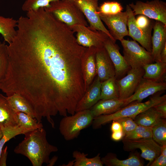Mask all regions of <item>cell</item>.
<instances>
[{"mask_svg": "<svg viewBox=\"0 0 166 166\" xmlns=\"http://www.w3.org/2000/svg\"><path fill=\"white\" fill-rule=\"evenodd\" d=\"M151 138H152V130L140 131L134 133H130L125 136L124 138L131 140H137Z\"/></svg>", "mask_w": 166, "mask_h": 166, "instance_id": "37", "label": "cell"}, {"mask_svg": "<svg viewBox=\"0 0 166 166\" xmlns=\"http://www.w3.org/2000/svg\"><path fill=\"white\" fill-rule=\"evenodd\" d=\"M163 118V115L153 107L140 113L133 120L138 125L152 127Z\"/></svg>", "mask_w": 166, "mask_h": 166, "instance_id": "25", "label": "cell"}, {"mask_svg": "<svg viewBox=\"0 0 166 166\" xmlns=\"http://www.w3.org/2000/svg\"><path fill=\"white\" fill-rule=\"evenodd\" d=\"M87 48L64 24L30 25L7 45L8 64L0 89L7 96L24 97L39 121L45 117L52 123L58 113L73 115L85 92L81 61Z\"/></svg>", "mask_w": 166, "mask_h": 166, "instance_id": "1", "label": "cell"}, {"mask_svg": "<svg viewBox=\"0 0 166 166\" xmlns=\"http://www.w3.org/2000/svg\"><path fill=\"white\" fill-rule=\"evenodd\" d=\"M3 135L0 140V157L5 144L16 136L21 134H24L31 130L19 125L14 126H7L0 128Z\"/></svg>", "mask_w": 166, "mask_h": 166, "instance_id": "29", "label": "cell"}, {"mask_svg": "<svg viewBox=\"0 0 166 166\" xmlns=\"http://www.w3.org/2000/svg\"><path fill=\"white\" fill-rule=\"evenodd\" d=\"M160 154L166 156V144L161 146Z\"/></svg>", "mask_w": 166, "mask_h": 166, "instance_id": "45", "label": "cell"}, {"mask_svg": "<svg viewBox=\"0 0 166 166\" xmlns=\"http://www.w3.org/2000/svg\"><path fill=\"white\" fill-rule=\"evenodd\" d=\"M161 113L164 118H166V100L153 107Z\"/></svg>", "mask_w": 166, "mask_h": 166, "instance_id": "39", "label": "cell"}, {"mask_svg": "<svg viewBox=\"0 0 166 166\" xmlns=\"http://www.w3.org/2000/svg\"><path fill=\"white\" fill-rule=\"evenodd\" d=\"M111 129L112 132L122 131L121 125L119 122L116 121H113Z\"/></svg>", "mask_w": 166, "mask_h": 166, "instance_id": "42", "label": "cell"}, {"mask_svg": "<svg viewBox=\"0 0 166 166\" xmlns=\"http://www.w3.org/2000/svg\"><path fill=\"white\" fill-rule=\"evenodd\" d=\"M126 11L128 15V36L131 37L134 40L137 41L142 46L151 53V32L153 27L147 30L140 28L136 24L135 16L129 5H126Z\"/></svg>", "mask_w": 166, "mask_h": 166, "instance_id": "13", "label": "cell"}, {"mask_svg": "<svg viewBox=\"0 0 166 166\" xmlns=\"http://www.w3.org/2000/svg\"><path fill=\"white\" fill-rule=\"evenodd\" d=\"M121 4L116 2H106L99 7L98 13L105 14H113L122 12Z\"/></svg>", "mask_w": 166, "mask_h": 166, "instance_id": "34", "label": "cell"}, {"mask_svg": "<svg viewBox=\"0 0 166 166\" xmlns=\"http://www.w3.org/2000/svg\"><path fill=\"white\" fill-rule=\"evenodd\" d=\"M94 118L89 109L64 117L60 122V132L65 140H72L77 137L81 130L92 123Z\"/></svg>", "mask_w": 166, "mask_h": 166, "instance_id": "5", "label": "cell"}, {"mask_svg": "<svg viewBox=\"0 0 166 166\" xmlns=\"http://www.w3.org/2000/svg\"><path fill=\"white\" fill-rule=\"evenodd\" d=\"M17 20L13 18L0 15V34L4 41L8 44L13 40L16 34Z\"/></svg>", "mask_w": 166, "mask_h": 166, "instance_id": "26", "label": "cell"}, {"mask_svg": "<svg viewBox=\"0 0 166 166\" xmlns=\"http://www.w3.org/2000/svg\"><path fill=\"white\" fill-rule=\"evenodd\" d=\"M120 42L123 57L131 68H143L147 64L155 62L151 53L140 46L136 41L123 38Z\"/></svg>", "mask_w": 166, "mask_h": 166, "instance_id": "6", "label": "cell"}, {"mask_svg": "<svg viewBox=\"0 0 166 166\" xmlns=\"http://www.w3.org/2000/svg\"><path fill=\"white\" fill-rule=\"evenodd\" d=\"M155 62L143 67L144 73L143 78L156 82H166V63Z\"/></svg>", "mask_w": 166, "mask_h": 166, "instance_id": "22", "label": "cell"}, {"mask_svg": "<svg viewBox=\"0 0 166 166\" xmlns=\"http://www.w3.org/2000/svg\"><path fill=\"white\" fill-rule=\"evenodd\" d=\"M100 154L92 158L87 157L88 154L77 151L73 152V157L74 158L73 166H102L104 164L101 160Z\"/></svg>", "mask_w": 166, "mask_h": 166, "instance_id": "28", "label": "cell"}, {"mask_svg": "<svg viewBox=\"0 0 166 166\" xmlns=\"http://www.w3.org/2000/svg\"><path fill=\"white\" fill-rule=\"evenodd\" d=\"M101 84V82L97 75L78 102L75 113L90 109L100 100Z\"/></svg>", "mask_w": 166, "mask_h": 166, "instance_id": "18", "label": "cell"}, {"mask_svg": "<svg viewBox=\"0 0 166 166\" xmlns=\"http://www.w3.org/2000/svg\"><path fill=\"white\" fill-rule=\"evenodd\" d=\"M2 135H3V133H2V131L1 129V128H0V140L1 138Z\"/></svg>", "mask_w": 166, "mask_h": 166, "instance_id": "47", "label": "cell"}, {"mask_svg": "<svg viewBox=\"0 0 166 166\" xmlns=\"http://www.w3.org/2000/svg\"><path fill=\"white\" fill-rule=\"evenodd\" d=\"M9 61L7 45L0 42V82L6 73Z\"/></svg>", "mask_w": 166, "mask_h": 166, "instance_id": "33", "label": "cell"}, {"mask_svg": "<svg viewBox=\"0 0 166 166\" xmlns=\"http://www.w3.org/2000/svg\"><path fill=\"white\" fill-rule=\"evenodd\" d=\"M124 107V100L119 98L100 100L89 109L94 117L113 113Z\"/></svg>", "mask_w": 166, "mask_h": 166, "instance_id": "20", "label": "cell"}, {"mask_svg": "<svg viewBox=\"0 0 166 166\" xmlns=\"http://www.w3.org/2000/svg\"><path fill=\"white\" fill-rule=\"evenodd\" d=\"M104 164L107 166H143V162L139 156L137 154H133L125 160H120L115 155L109 153L101 158Z\"/></svg>", "mask_w": 166, "mask_h": 166, "instance_id": "24", "label": "cell"}, {"mask_svg": "<svg viewBox=\"0 0 166 166\" xmlns=\"http://www.w3.org/2000/svg\"><path fill=\"white\" fill-rule=\"evenodd\" d=\"M10 106L16 112H23L32 116L38 121V116L29 102L20 94L14 93L7 97Z\"/></svg>", "mask_w": 166, "mask_h": 166, "instance_id": "23", "label": "cell"}, {"mask_svg": "<svg viewBox=\"0 0 166 166\" xmlns=\"http://www.w3.org/2000/svg\"><path fill=\"white\" fill-rule=\"evenodd\" d=\"M124 135L123 131L113 132L111 134V138L115 141H119L124 137Z\"/></svg>", "mask_w": 166, "mask_h": 166, "instance_id": "41", "label": "cell"}, {"mask_svg": "<svg viewBox=\"0 0 166 166\" xmlns=\"http://www.w3.org/2000/svg\"><path fill=\"white\" fill-rule=\"evenodd\" d=\"M87 19L89 27L92 29L101 31L107 34L113 42L116 41L105 27L98 14V0H73Z\"/></svg>", "mask_w": 166, "mask_h": 166, "instance_id": "10", "label": "cell"}, {"mask_svg": "<svg viewBox=\"0 0 166 166\" xmlns=\"http://www.w3.org/2000/svg\"><path fill=\"white\" fill-rule=\"evenodd\" d=\"M68 0L73 2V0Z\"/></svg>", "mask_w": 166, "mask_h": 166, "instance_id": "48", "label": "cell"}, {"mask_svg": "<svg viewBox=\"0 0 166 166\" xmlns=\"http://www.w3.org/2000/svg\"><path fill=\"white\" fill-rule=\"evenodd\" d=\"M97 48H87L82 57L81 67L85 91L97 75L96 53Z\"/></svg>", "mask_w": 166, "mask_h": 166, "instance_id": "16", "label": "cell"}, {"mask_svg": "<svg viewBox=\"0 0 166 166\" xmlns=\"http://www.w3.org/2000/svg\"><path fill=\"white\" fill-rule=\"evenodd\" d=\"M44 8L69 26L77 24L88 26L84 14L73 1L63 0L52 2L49 7Z\"/></svg>", "mask_w": 166, "mask_h": 166, "instance_id": "4", "label": "cell"}, {"mask_svg": "<svg viewBox=\"0 0 166 166\" xmlns=\"http://www.w3.org/2000/svg\"><path fill=\"white\" fill-rule=\"evenodd\" d=\"M95 57L97 76L101 82L115 76L114 65L104 46L97 49Z\"/></svg>", "mask_w": 166, "mask_h": 166, "instance_id": "17", "label": "cell"}, {"mask_svg": "<svg viewBox=\"0 0 166 166\" xmlns=\"http://www.w3.org/2000/svg\"><path fill=\"white\" fill-rule=\"evenodd\" d=\"M144 73L143 68H131L126 75L117 80L119 92V99L124 100L134 93Z\"/></svg>", "mask_w": 166, "mask_h": 166, "instance_id": "12", "label": "cell"}, {"mask_svg": "<svg viewBox=\"0 0 166 166\" xmlns=\"http://www.w3.org/2000/svg\"><path fill=\"white\" fill-rule=\"evenodd\" d=\"M166 100V94L161 96L157 94L144 102L133 101L113 113L94 117L92 123L93 128H99L103 124L121 118L129 117L133 120L140 113Z\"/></svg>", "mask_w": 166, "mask_h": 166, "instance_id": "3", "label": "cell"}, {"mask_svg": "<svg viewBox=\"0 0 166 166\" xmlns=\"http://www.w3.org/2000/svg\"><path fill=\"white\" fill-rule=\"evenodd\" d=\"M122 142L124 150L130 151L138 148L141 151V157L148 160L150 165L155 159L160 154V147L152 138L137 140L123 138Z\"/></svg>", "mask_w": 166, "mask_h": 166, "instance_id": "9", "label": "cell"}, {"mask_svg": "<svg viewBox=\"0 0 166 166\" xmlns=\"http://www.w3.org/2000/svg\"><path fill=\"white\" fill-rule=\"evenodd\" d=\"M165 119L162 118L152 127V138L161 146L166 144V121Z\"/></svg>", "mask_w": 166, "mask_h": 166, "instance_id": "31", "label": "cell"}, {"mask_svg": "<svg viewBox=\"0 0 166 166\" xmlns=\"http://www.w3.org/2000/svg\"><path fill=\"white\" fill-rule=\"evenodd\" d=\"M166 89V82H156L142 78L133 94L124 100V106L134 101L141 102L148 97Z\"/></svg>", "mask_w": 166, "mask_h": 166, "instance_id": "14", "label": "cell"}, {"mask_svg": "<svg viewBox=\"0 0 166 166\" xmlns=\"http://www.w3.org/2000/svg\"><path fill=\"white\" fill-rule=\"evenodd\" d=\"M99 17L106 25L114 39L121 41L128 36L127 29L128 15L126 11L113 14H105L98 13Z\"/></svg>", "mask_w": 166, "mask_h": 166, "instance_id": "11", "label": "cell"}, {"mask_svg": "<svg viewBox=\"0 0 166 166\" xmlns=\"http://www.w3.org/2000/svg\"><path fill=\"white\" fill-rule=\"evenodd\" d=\"M153 29V32L151 37V54L155 62H161L160 52L166 44V25L156 21Z\"/></svg>", "mask_w": 166, "mask_h": 166, "instance_id": "19", "label": "cell"}, {"mask_svg": "<svg viewBox=\"0 0 166 166\" xmlns=\"http://www.w3.org/2000/svg\"><path fill=\"white\" fill-rule=\"evenodd\" d=\"M63 0H26L22 5V9L23 11H35L40 8L49 7L52 2Z\"/></svg>", "mask_w": 166, "mask_h": 166, "instance_id": "32", "label": "cell"}, {"mask_svg": "<svg viewBox=\"0 0 166 166\" xmlns=\"http://www.w3.org/2000/svg\"><path fill=\"white\" fill-rule=\"evenodd\" d=\"M136 19V24L142 29L147 30L153 27L155 22L145 15L140 14Z\"/></svg>", "mask_w": 166, "mask_h": 166, "instance_id": "36", "label": "cell"}, {"mask_svg": "<svg viewBox=\"0 0 166 166\" xmlns=\"http://www.w3.org/2000/svg\"><path fill=\"white\" fill-rule=\"evenodd\" d=\"M103 46L106 50L115 68V77L117 80L125 76L131 69L127 64L123 56L120 53L118 45L110 38L104 42Z\"/></svg>", "mask_w": 166, "mask_h": 166, "instance_id": "15", "label": "cell"}, {"mask_svg": "<svg viewBox=\"0 0 166 166\" xmlns=\"http://www.w3.org/2000/svg\"><path fill=\"white\" fill-rule=\"evenodd\" d=\"M18 125L31 131L43 128L41 122L27 114L21 112H16Z\"/></svg>", "mask_w": 166, "mask_h": 166, "instance_id": "30", "label": "cell"}, {"mask_svg": "<svg viewBox=\"0 0 166 166\" xmlns=\"http://www.w3.org/2000/svg\"><path fill=\"white\" fill-rule=\"evenodd\" d=\"M160 60L161 62L166 63V44L160 52Z\"/></svg>", "mask_w": 166, "mask_h": 166, "instance_id": "43", "label": "cell"}, {"mask_svg": "<svg viewBox=\"0 0 166 166\" xmlns=\"http://www.w3.org/2000/svg\"><path fill=\"white\" fill-rule=\"evenodd\" d=\"M74 160H73L69 162L66 165H65V166H73L74 164Z\"/></svg>", "mask_w": 166, "mask_h": 166, "instance_id": "46", "label": "cell"}, {"mask_svg": "<svg viewBox=\"0 0 166 166\" xmlns=\"http://www.w3.org/2000/svg\"><path fill=\"white\" fill-rule=\"evenodd\" d=\"M17 125L16 112L10 106L6 96L0 93V128Z\"/></svg>", "mask_w": 166, "mask_h": 166, "instance_id": "21", "label": "cell"}, {"mask_svg": "<svg viewBox=\"0 0 166 166\" xmlns=\"http://www.w3.org/2000/svg\"><path fill=\"white\" fill-rule=\"evenodd\" d=\"M121 125L124 136L132 132L137 125L134 120L129 117H124L115 120Z\"/></svg>", "mask_w": 166, "mask_h": 166, "instance_id": "35", "label": "cell"}, {"mask_svg": "<svg viewBox=\"0 0 166 166\" xmlns=\"http://www.w3.org/2000/svg\"><path fill=\"white\" fill-rule=\"evenodd\" d=\"M119 98V89L115 77L101 82L100 100Z\"/></svg>", "mask_w": 166, "mask_h": 166, "instance_id": "27", "label": "cell"}, {"mask_svg": "<svg viewBox=\"0 0 166 166\" xmlns=\"http://www.w3.org/2000/svg\"><path fill=\"white\" fill-rule=\"evenodd\" d=\"M24 134V139L15 147L14 152L27 157L33 166L48 164L51 153L57 151L58 149L48 141L45 130L42 128Z\"/></svg>", "mask_w": 166, "mask_h": 166, "instance_id": "2", "label": "cell"}, {"mask_svg": "<svg viewBox=\"0 0 166 166\" xmlns=\"http://www.w3.org/2000/svg\"><path fill=\"white\" fill-rule=\"evenodd\" d=\"M69 27L76 33L78 43L86 48L94 47L98 49L103 47L105 41L109 38L105 32L92 29L89 26L77 24Z\"/></svg>", "mask_w": 166, "mask_h": 166, "instance_id": "7", "label": "cell"}, {"mask_svg": "<svg viewBox=\"0 0 166 166\" xmlns=\"http://www.w3.org/2000/svg\"><path fill=\"white\" fill-rule=\"evenodd\" d=\"M58 157L57 156H53L50 159H49L47 166H52L54 165L58 159Z\"/></svg>", "mask_w": 166, "mask_h": 166, "instance_id": "44", "label": "cell"}, {"mask_svg": "<svg viewBox=\"0 0 166 166\" xmlns=\"http://www.w3.org/2000/svg\"><path fill=\"white\" fill-rule=\"evenodd\" d=\"M150 165V166H166V156L160 154L155 159Z\"/></svg>", "mask_w": 166, "mask_h": 166, "instance_id": "38", "label": "cell"}, {"mask_svg": "<svg viewBox=\"0 0 166 166\" xmlns=\"http://www.w3.org/2000/svg\"><path fill=\"white\" fill-rule=\"evenodd\" d=\"M135 16L142 14L166 25V3L160 0L137 1L129 4Z\"/></svg>", "mask_w": 166, "mask_h": 166, "instance_id": "8", "label": "cell"}, {"mask_svg": "<svg viewBox=\"0 0 166 166\" xmlns=\"http://www.w3.org/2000/svg\"><path fill=\"white\" fill-rule=\"evenodd\" d=\"M7 147L2 149L0 157V166H6V160L8 154Z\"/></svg>", "mask_w": 166, "mask_h": 166, "instance_id": "40", "label": "cell"}]
</instances>
